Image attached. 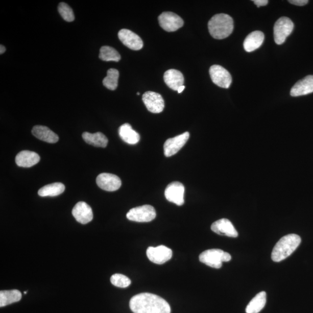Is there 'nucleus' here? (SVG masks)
Here are the masks:
<instances>
[{
	"label": "nucleus",
	"instance_id": "f257e3e1",
	"mask_svg": "<svg viewBox=\"0 0 313 313\" xmlns=\"http://www.w3.org/2000/svg\"><path fill=\"white\" fill-rule=\"evenodd\" d=\"M130 307L134 313H171L168 302L158 296L142 293L133 297Z\"/></svg>",
	"mask_w": 313,
	"mask_h": 313
},
{
	"label": "nucleus",
	"instance_id": "f03ea898",
	"mask_svg": "<svg viewBox=\"0 0 313 313\" xmlns=\"http://www.w3.org/2000/svg\"><path fill=\"white\" fill-rule=\"evenodd\" d=\"M208 27L209 33L213 38L218 40L224 39L233 31V19L229 15L216 14L209 20Z\"/></svg>",
	"mask_w": 313,
	"mask_h": 313
},
{
	"label": "nucleus",
	"instance_id": "7ed1b4c3",
	"mask_svg": "<svg viewBox=\"0 0 313 313\" xmlns=\"http://www.w3.org/2000/svg\"><path fill=\"white\" fill-rule=\"evenodd\" d=\"M301 243V238L297 234L285 235L274 246L272 254V260L275 262H280L288 258L297 250Z\"/></svg>",
	"mask_w": 313,
	"mask_h": 313
},
{
	"label": "nucleus",
	"instance_id": "20e7f679",
	"mask_svg": "<svg viewBox=\"0 0 313 313\" xmlns=\"http://www.w3.org/2000/svg\"><path fill=\"white\" fill-rule=\"evenodd\" d=\"M231 259L229 253L219 249H211L204 251L199 256V260L208 267L220 269L222 267L223 262H227Z\"/></svg>",
	"mask_w": 313,
	"mask_h": 313
},
{
	"label": "nucleus",
	"instance_id": "39448f33",
	"mask_svg": "<svg viewBox=\"0 0 313 313\" xmlns=\"http://www.w3.org/2000/svg\"><path fill=\"white\" fill-rule=\"evenodd\" d=\"M294 25L287 17H281L278 19L274 27V41L278 45L284 43L286 38L293 32Z\"/></svg>",
	"mask_w": 313,
	"mask_h": 313
},
{
	"label": "nucleus",
	"instance_id": "423d86ee",
	"mask_svg": "<svg viewBox=\"0 0 313 313\" xmlns=\"http://www.w3.org/2000/svg\"><path fill=\"white\" fill-rule=\"evenodd\" d=\"M156 217V210L150 205H145L132 208L127 214L128 220L136 222H151Z\"/></svg>",
	"mask_w": 313,
	"mask_h": 313
},
{
	"label": "nucleus",
	"instance_id": "0eeeda50",
	"mask_svg": "<svg viewBox=\"0 0 313 313\" xmlns=\"http://www.w3.org/2000/svg\"><path fill=\"white\" fill-rule=\"evenodd\" d=\"M158 22L164 31L173 32L181 28L184 25L183 20L179 15L172 12H164L158 16Z\"/></svg>",
	"mask_w": 313,
	"mask_h": 313
},
{
	"label": "nucleus",
	"instance_id": "6e6552de",
	"mask_svg": "<svg viewBox=\"0 0 313 313\" xmlns=\"http://www.w3.org/2000/svg\"><path fill=\"white\" fill-rule=\"evenodd\" d=\"M209 75L212 82L218 87L229 88L232 83L230 73L221 66H212L209 68Z\"/></svg>",
	"mask_w": 313,
	"mask_h": 313
},
{
	"label": "nucleus",
	"instance_id": "1a4fd4ad",
	"mask_svg": "<svg viewBox=\"0 0 313 313\" xmlns=\"http://www.w3.org/2000/svg\"><path fill=\"white\" fill-rule=\"evenodd\" d=\"M148 258L153 263L157 264H164L173 256V251L164 246L157 247H150L147 251Z\"/></svg>",
	"mask_w": 313,
	"mask_h": 313
},
{
	"label": "nucleus",
	"instance_id": "9d476101",
	"mask_svg": "<svg viewBox=\"0 0 313 313\" xmlns=\"http://www.w3.org/2000/svg\"><path fill=\"white\" fill-rule=\"evenodd\" d=\"M189 137V132H186L174 138L167 139L164 145L165 156L168 157L177 154L186 143Z\"/></svg>",
	"mask_w": 313,
	"mask_h": 313
},
{
	"label": "nucleus",
	"instance_id": "9b49d317",
	"mask_svg": "<svg viewBox=\"0 0 313 313\" xmlns=\"http://www.w3.org/2000/svg\"><path fill=\"white\" fill-rule=\"evenodd\" d=\"M145 105L153 113H160L164 109V99L160 94L153 91L145 92L142 97Z\"/></svg>",
	"mask_w": 313,
	"mask_h": 313
},
{
	"label": "nucleus",
	"instance_id": "f8f14e48",
	"mask_svg": "<svg viewBox=\"0 0 313 313\" xmlns=\"http://www.w3.org/2000/svg\"><path fill=\"white\" fill-rule=\"evenodd\" d=\"M184 187L181 182H174L167 186L165 196L167 200L178 206L184 203Z\"/></svg>",
	"mask_w": 313,
	"mask_h": 313
},
{
	"label": "nucleus",
	"instance_id": "ddd939ff",
	"mask_svg": "<svg viewBox=\"0 0 313 313\" xmlns=\"http://www.w3.org/2000/svg\"><path fill=\"white\" fill-rule=\"evenodd\" d=\"M118 36L122 43L132 50L138 51L143 48V42L138 34L128 29H122Z\"/></svg>",
	"mask_w": 313,
	"mask_h": 313
},
{
	"label": "nucleus",
	"instance_id": "4468645a",
	"mask_svg": "<svg viewBox=\"0 0 313 313\" xmlns=\"http://www.w3.org/2000/svg\"><path fill=\"white\" fill-rule=\"evenodd\" d=\"M97 183L102 190L108 191H116L122 186L121 179L117 175L108 173L99 175Z\"/></svg>",
	"mask_w": 313,
	"mask_h": 313
},
{
	"label": "nucleus",
	"instance_id": "2eb2a0df",
	"mask_svg": "<svg viewBox=\"0 0 313 313\" xmlns=\"http://www.w3.org/2000/svg\"><path fill=\"white\" fill-rule=\"evenodd\" d=\"M73 215L81 224H87L93 220V212L91 207L86 203L80 201L72 210Z\"/></svg>",
	"mask_w": 313,
	"mask_h": 313
},
{
	"label": "nucleus",
	"instance_id": "dca6fc26",
	"mask_svg": "<svg viewBox=\"0 0 313 313\" xmlns=\"http://www.w3.org/2000/svg\"><path fill=\"white\" fill-rule=\"evenodd\" d=\"M211 230L219 235H225L229 237H237L238 232L234 226L229 220L224 218L213 223Z\"/></svg>",
	"mask_w": 313,
	"mask_h": 313
},
{
	"label": "nucleus",
	"instance_id": "f3484780",
	"mask_svg": "<svg viewBox=\"0 0 313 313\" xmlns=\"http://www.w3.org/2000/svg\"><path fill=\"white\" fill-rule=\"evenodd\" d=\"M313 92V76L304 77L298 81L291 90V95L294 97L306 95Z\"/></svg>",
	"mask_w": 313,
	"mask_h": 313
},
{
	"label": "nucleus",
	"instance_id": "a211bd4d",
	"mask_svg": "<svg viewBox=\"0 0 313 313\" xmlns=\"http://www.w3.org/2000/svg\"><path fill=\"white\" fill-rule=\"evenodd\" d=\"M40 160V157L35 152L23 151L20 152L15 158L16 164L20 167L29 168L35 165Z\"/></svg>",
	"mask_w": 313,
	"mask_h": 313
},
{
	"label": "nucleus",
	"instance_id": "6ab92c4d",
	"mask_svg": "<svg viewBox=\"0 0 313 313\" xmlns=\"http://www.w3.org/2000/svg\"><path fill=\"white\" fill-rule=\"evenodd\" d=\"M164 79L165 84L174 91L184 85V76L182 73L175 69H170L165 72Z\"/></svg>",
	"mask_w": 313,
	"mask_h": 313
},
{
	"label": "nucleus",
	"instance_id": "aec40b11",
	"mask_svg": "<svg viewBox=\"0 0 313 313\" xmlns=\"http://www.w3.org/2000/svg\"><path fill=\"white\" fill-rule=\"evenodd\" d=\"M264 39L263 32L255 31L248 34L244 41V48L247 53H251L258 49L262 45Z\"/></svg>",
	"mask_w": 313,
	"mask_h": 313
},
{
	"label": "nucleus",
	"instance_id": "412c9836",
	"mask_svg": "<svg viewBox=\"0 0 313 313\" xmlns=\"http://www.w3.org/2000/svg\"><path fill=\"white\" fill-rule=\"evenodd\" d=\"M32 132L36 138L47 143H55L59 140V136L45 126H34Z\"/></svg>",
	"mask_w": 313,
	"mask_h": 313
},
{
	"label": "nucleus",
	"instance_id": "4be33fe9",
	"mask_svg": "<svg viewBox=\"0 0 313 313\" xmlns=\"http://www.w3.org/2000/svg\"><path fill=\"white\" fill-rule=\"evenodd\" d=\"M119 135L123 140L130 145H135L140 140L138 132L132 129L130 124H124L119 128Z\"/></svg>",
	"mask_w": 313,
	"mask_h": 313
},
{
	"label": "nucleus",
	"instance_id": "5701e85b",
	"mask_svg": "<svg viewBox=\"0 0 313 313\" xmlns=\"http://www.w3.org/2000/svg\"><path fill=\"white\" fill-rule=\"evenodd\" d=\"M83 138L87 143L98 148H106L108 143V139L102 132L91 134L87 132L83 133Z\"/></svg>",
	"mask_w": 313,
	"mask_h": 313
},
{
	"label": "nucleus",
	"instance_id": "b1692460",
	"mask_svg": "<svg viewBox=\"0 0 313 313\" xmlns=\"http://www.w3.org/2000/svg\"><path fill=\"white\" fill-rule=\"evenodd\" d=\"M267 293L260 292L253 298L246 308L247 313H259L265 306L267 303Z\"/></svg>",
	"mask_w": 313,
	"mask_h": 313
},
{
	"label": "nucleus",
	"instance_id": "393cba45",
	"mask_svg": "<svg viewBox=\"0 0 313 313\" xmlns=\"http://www.w3.org/2000/svg\"><path fill=\"white\" fill-rule=\"evenodd\" d=\"M22 299V294L18 290L2 291L0 292V307L18 302Z\"/></svg>",
	"mask_w": 313,
	"mask_h": 313
},
{
	"label": "nucleus",
	"instance_id": "a878e982",
	"mask_svg": "<svg viewBox=\"0 0 313 313\" xmlns=\"http://www.w3.org/2000/svg\"><path fill=\"white\" fill-rule=\"evenodd\" d=\"M65 186L62 183H54L42 187L38 190V194L41 197H55L63 194Z\"/></svg>",
	"mask_w": 313,
	"mask_h": 313
},
{
	"label": "nucleus",
	"instance_id": "bb28decb",
	"mask_svg": "<svg viewBox=\"0 0 313 313\" xmlns=\"http://www.w3.org/2000/svg\"><path fill=\"white\" fill-rule=\"evenodd\" d=\"M100 58L102 61L106 62H118L121 59V56H120L118 51L112 47L104 46L101 47L100 50Z\"/></svg>",
	"mask_w": 313,
	"mask_h": 313
},
{
	"label": "nucleus",
	"instance_id": "cd10ccee",
	"mask_svg": "<svg viewBox=\"0 0 313 313\" xmlns=\"http://www.w3.org/2000/svg\"><path fill=\"white\" fill-rule=\"evenodd\" d=\"M119 71L115 68H110L107 72V76L103 80L104 86L111 91H114L118 87Z\"/></svg>",
	"mask_w": 313,
	"mask_h": 313
},
{
	"label": "nucleus",
	"instance_id": "c85d7f7f",
	"mask_svg": "<svg viewBox=\"0 0 313 313\" xmlns=\"http://www.w3.org/2000/svg\"><path fill=\"white\" fill-rule=\"evenodd\" d=\"M58 11L62 18L68 22H73L75 19L74 11L65 3H61L58 6Z\"/></svg>",
	"mask_w": 313,
	"mask_h": 313
},
{
	"label": "nucleus",
	"instance_id": "c756f323",
	"mask_svg": "<svg viewBox=\"0 0 313 313\" xmlns=\"http://www.w3.org/2000/svg\"><path fill=\"white\" fill-rule=\"evenodd\" d=\"M110 281L111 284L119 288H127L131 283L129 278L122 274H114L111 277Z\"/></svg>",
	"mask_w": 313,
	"mask_h": 313
},
{
	"label": "nucleus",
	"instance_id": "7c9ffc66",
	"mask_svg": "<svg viewBox=\"0 0 313 313\" xmlns=\"http://www.w3.org/2000/svg\"><path fill=\"white\" fill-rule=\"evenodd\" d=\"M292 4L297 6H304L308 3V0H290L288 1Z\"/></svg>",
	"mask_w": 313,
	"mask_h": 313
},
{
	"label": "nucleus",
	"instance_id": "2f4dec72",
	"mask_svg": "<svg viewBox=\"0 0 313 313\" xmlns=\"http://www.w3.org/2000/svg\"><path fill=\"white\" fill-rule=\"evenodd\" d=\"M253 2H254L255 5L258 7L266 6L268 5V4L269 3L268 0H254V1Z\"/></svg>",
	"mask_w": 313,
	"mask_h": 313
},
{
	"label": "nucleus",
	"instance_id": "473e14b6",
	"mask_svg": "<svg viewBox=\"0 0 313 313\" xmlns=\"http://www.w3.org/2000/svg\"><path fill=\"white\" fill-rule=\"evenodd\" d=\"M6 49L5 46L3 45H0V54L2 55L6 52Z\"/></svg>",
	"mask_w": 313,
	"mask_h": 313
},
{
	"label": "nucleus",
	"instance_id": "72a5a7b5",
	"mask_svg": "<svg viewBox=\"0 0 313 313\" xmlns=\"http://www.w3.org/2000/svg\"><path fill=\"white\" fill-rule=\"evenodd\" d=\"M185 89V86H184V85H182V87H180L178 89V92L179 93H182L184 89Z\"/></svg>",
	"mask_w": 313,
	"mask_h": 313
},
{
	"label": "nucleus",
	"instance_id": "f704fd0d",
	"mask_svg": "<svg viewBox=\"0 0 313 313\" xmlns=\"http://www.w3.org/2000/svg\"><path fill=\"white\" fill-rule=\"evenodd\" d=\"M24 294H27V291H25V292H24Z\"/></svg>",
	"mask_w": 313,
	"mask_h": 313
},
{
	"label": "nucleus",
	"instance_id": "c9c22d12",
	"mask_svg": "<svg viewBox=\"0 0 313 313\" xmlns=\"http://www.w3.org/2000/svg\"><path fill=\"white\" fill-rule=\"evenodd\" d=\"M137 95H140V93L139 92L137 93Z\"/></svg>",
	"mask_w": 313,
	"mask_h": 313
}]
</instances>
